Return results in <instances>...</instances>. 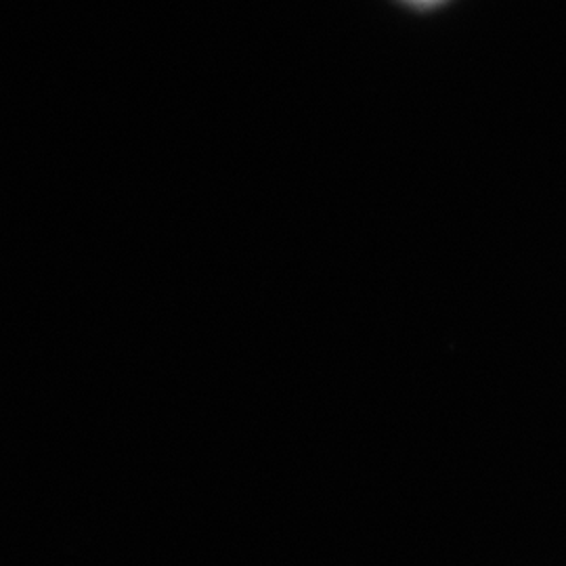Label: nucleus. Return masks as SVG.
<instances>
[{"instance_id":"nucleus-1","label":"nucleus","mask_w":566,"mask_h":566,"mask_svg":"<svg viewBox=\"0 0 566 566\" xmlns=\"http://www.w3.org/2000/svg\"><path fill=\"white\" fill-rule=\"evenodd\" d=\"M416 2H432V0H416Z\"/></svg>"}]
</instances>
